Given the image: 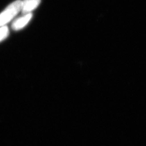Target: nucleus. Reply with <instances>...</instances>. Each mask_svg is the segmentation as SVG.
<instances>
[{
	"label": "nucleus",
	"instance_id": "nucleus-1",
	"mask_svg": "<svg viewBox=\"0 0 146 146\" xmlns=\"http://www.w3.org/2000/svg\"><path fill=\"white\" fill-rule=\"evenodd\" d=\"M21 0L12 3L0 13V27L6 26L8 23L12 21L21 10Z\"/></svg>",
	"mask_w": 146,
	"mask_h": 146
},
{
	"label": "nucleus",
	"instance_id": "nucleus-3",
	"mask_svg": "<svg viewBox=\"0 0 146 146\" xmlns=\"http://www.w3.org/2000/svg\"><path fill=\"white\" fill-rule=\"evenodd\" d=\"M41 3V0H23L21 4V12L23 14L31 13Z\"/></svg>",
	"mask_w": 146,
	"mask_h": 146
},
{
	"label": "nucleus",
	"instance_id": "nucleus-2",
	"mask_svg": "<svg viewBox=\"0 0 146 146\" xmlns=\"http://www.w3.org/2000/svg\"><path fill=\"white\" fill-rule=\"evenodd\" d=\"M32 17H33L32 13H29L24 14V15L20 17V18H18L12 23V29L14 31H18L23 29L30 21Z\"/></svg>",
	"mask_w": 146,
	"mask_h": 146
},
{
	"label": "nucleus",
	"instance_id": "nucleus-4",
	"mask_svg": "<svg viewBox=\"0 0 146 146\" xmlns=\"http://www.w3.org/2000/svg\"><path fill=\"white\" fill-rule=\"evenodd\" d=\"M9 34V31L7 26H4L0 27V42L5 40Z\"/></svg>",
	"mask_w": 146,
	"mask_h": 146
}]
</instances>
